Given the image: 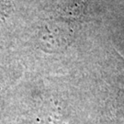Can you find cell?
Returning <instances> with one entry per match:
<instances>
[{
    "label": "cell",
    "mask_w": 124,
    "mask_h": 124,
    "mask_svg": "<svg viewBox=\"0 0 124 124\" xmlns=\"http://www.w3.org/2000/svg\"><path fill=\"white\" fill-rule=\"evenodd\" d=\"M106 68L107 82L114 89L117 100L124 107V56L115 49L112 50Z\"/></svg>",
    "instance_id": "cell-1"
}]
</instances>
